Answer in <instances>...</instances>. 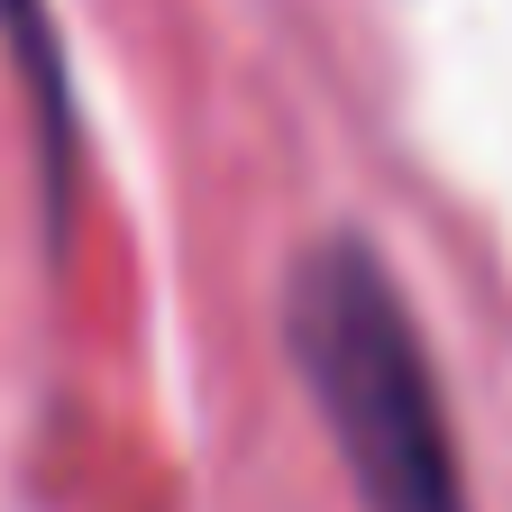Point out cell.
Listing matches in <instances>:
<instances>
[{"label": "cell", "mask_w": 512, "mask_h": 512, "mask_svg": "<svg viewBox=\"0 0 512 512\" xmlns=\"http://www.w3.org/2000/svg\"><path fill=\"white\" fill-rule=\"evenodd\" d=\"M0 37H10V64L28 74L37 128H46V202L64 211V174H74V92H64V37L46 19V0H0Z\"/></svg>", "instance_id": "7a4b0ae2"}, {"label": "cell", "mask_w": 512, "mask_h": 512, "mask_svg": "<svg viewBox=\"0 0 512 512\" xmlns=\"http://www.w3.org/2000/svg\"><path fill=\"white\" fill-rule=\"evenodd\" d=\"M284 348L366 512H467L458 430L403 284L366 238H320L284 284Z\"/></svg>", "instance_id": "6da1fadb"}]
</instances>
